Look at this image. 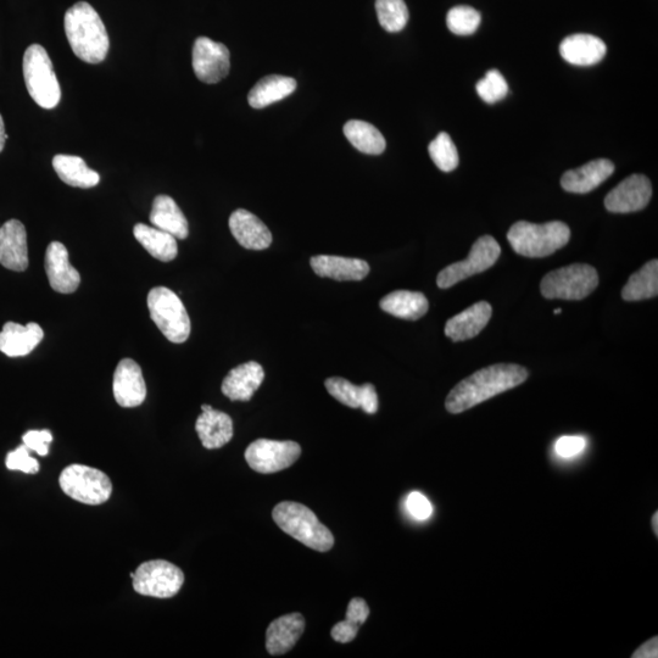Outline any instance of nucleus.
I'll return each mask as SVG.
<instances>
[{
	"instance_id": "27",
	"label": "nucleus",
	"mask_w": 658,
	"mask_h": 658,
	"mask_svg": "<svg viewBox=\"0 0 658 658\" xmlns=\"http://www.w3.org/2000/svg\"><path fill=\"white\" fill-rule=\"evenodd\" d=\"M150 222L161 231L172 234L176 239H186L189 226L186 216L169 195H158L154 199Z\"/></svg>"
},
{
	"instance_id": "36",
	"label": "nucleus",
	"mask_w": 658,
	"mask_h": 658,
	"mask_svg": "<svg viewBox=\"0 0 658 658\" xmlns=\"http://www.w3.org/2000/svg\"><path fill=\"white\" fill-rule=\"evenodd\" d=\"M481 20V14L476 9L459 5L449 11L446 25L454 35L470 36L478 30Z\"/></svg>"
},
{
	"instance_id": "6",
	"label": "nucleus",
	"mask_w": 658,
	"mask_h": 658,
	"mask_svg": "<svg viewBox=\"0 0 658 658\" xmlns=\"http://www.w3.org/2000/svg\"><path fill=\"white\" fill-rule=\"evenodd\" d=\"M148 308L155 325L170 342H186L191 334V319L175 292L165 287L153 288L148 294Z\"/></svg>"
},
{
	"instance_id": "37",
	"label": "nucleus",
	"mask_w": 658,
	"mask_h": 658,
	"mask_svg": "<svg viewBox=\"0 0 658 658\" xmlns=\"http://www.w3.org/2000/svg\"><path fill=\"white\" fill-rule=\"evenodd\" d=\"M477 93L485 103L495 104L503 100L509 92L505 77L498 70H490L483 80L477 83Z\"/></svg>"
},
{
	"instance_id": "23",
	"label": "nucleus",
	"mask_w": 658,
	"mask_h": 658,
	"mask_svg": "<svg viewBox=\"0 0 658 658\" xmlns=\"http://www.w3.org/2000/svg\"><path fill=\"white\" fill-rule=\"evenodd\" d=\"M615 172L611 160L590 161L579 169L567 171L561 178V186L566 192L585 194L594 191Z\"/></svg>"
},
{
	"instance_id": "3",
	"label": "nucleus",
	"mask_w": 658,
	"mask_h": 658,
	"mask_svg": "<svg viewBox=\"0 0 658 658\" xmlns=\"http://www.w3.org/2000/svg\"><path fill=\"white\" fill-rule=\"evenodd\" d=\"M570 227L561 221H551L543 225L518 221L507 233L515 253L526 258H545L570 242Z\"/></svg>"
},
{
	"instance_id": "45",
	"label": "nucleus",
	"mask_w": 658,
	"mask_h": 658,
	"mask_svg": "<svg viewBox=\"0 0 658 658\" xmlns=\"http://www.w3.org/2000/svg\"><path fill=\"white\" fill-rule=\"evenodd\" d=\"M8 135L5 133V125L2 115H0V153L3 152L5 147V141H7Z\"/></svg>"
},
{
	"instance_id": "43",
	"label": "nucleus",
	"mask_w": 658,
	"mask_h": 658,
	"mask_svg": "<svg viewBox=\"0 0 658 658\" xmlns=\"http://www.w3.org/2000/svg\"><path fill=\"white\" fill-rule=\"evenodd\" d=\"M360 627L351 624L347 620L339 622L331 630L333 640L340 644H348L356 638Z\"/></svg>"
},
{
	"instance_id": "29",
	"label": "nucleus",
	"mask_w": 658,
	"mask_h": 658,
	"mask_svg": "<svg viewBox=\"0 0 658 658\" xmlns=\"http://www.w3.org/2000/svg\"><path fill=\"white\" fill-rule=\"evenodd\" d=\"M381 309L398 319L416 321L425 316L429 303L425 294L410 291H395L379 303Z\"/></svg>"
},
{
	"instance_id": "39",
	"label": "nucleus",
	"mask_w": 658,
	"mask_h": 658,
	"mask_svg": "<svg viewBox=\"0 0 658 658\" xmlns=\"http://www.w3.org/2000/svg\"><path fill=\"white\" fill-rule=\"evenodd\" d=\"M22 440L31 451H35L39 456H47L49 454V444L53 442V434L48 429L29 431L22 437Z\"/></svg>"
},
{
	"instance_id": "16",
	"label": "nucleus",
	"mask_w": 658,
	"mask_h": 658,
	"mask_svg": "<svg viewBox=\"0 0 658 658\" xmlns=\"http://www.w3.org/2000/svg\"><path fill=\"white\" fill-rule=\"evenodd\" d=\"M46 271L50 287L61 294H71L77 291L81 283L80 273L71 266L68 249L60 242L49 244L46 252Z\"/></svg>"
},
{
	"instance_id": "10",
	"label": "nucleus",
	"mask_w": 658,
	"mask_h": 658,
	"mask_svg": "<svg viewBox=\"0 0 658 658\" xmlns=\"http://www.w3.org/2000/svg\"><path fill=\"white\" fill-rule=\"evenodd\" d=\"M501 254L498 242L492 236H483L472 245L468 258L455 262L439 272L437 284L440 289H448L468 277L478 275L496 264Z\"/></svg>"
},
{
	"instance_id": "15",
	"label": "nucleus",
	"mask_w": 658,
	"mask_h": 658,
	"mask_svg": "<svg viewBox=\"0 0 658 658\" xmlns=\"http://www.w3.org/2000/svg\"><path fill=\"white\" fill-rule=\"evenodd\" d=\"M0 264L16 272L29 267L26 228L19 220H9L0 227Z\"/></svg>"
},
{
	"instance_id": "34",
	"label": "nucleus",
	"mask_w": 658,
	"mask_h": 658,
	"mask_svg": "<svg viewBox=\"0 0 658 658\" xmlns=\"http://www.w3.org/2000/svg\"><path fill=\"white\" fill-rule=\"evenodd\" d=\"M379 24L390 33L403 31L409 22V9L404 0H376Z\"/></svg>"
},
{
	"instance_id": "13",
	"label": "nucleus",
	"mask_w": 658,
	"mask_h": 658,
	"mask_svg": "<svg viewBox=\"0 0 658 658\" xmlns=\"http://www.w3.org/2000/svg\"><path fill=\"white\" fill-rule=\"evenodd\" d=\"M651 195L652 186L649 178L644 175H632L607 194L605 206L610 213H637L648 206Z\"/></svg>"
},
{
	"instance_id": "38",
	"label": "nucleus",
	"mask_w": 658,
	"mask_h": 658,
	"mask_svg": "<svg viewBox=\"0 0 658 658\" xmlns=\"http://www.w3.org/2000/svg\"><path fill=\"white\" fill-rule=\"evenodd\" d=\"M30 449L21 445L18 449L11 451L7 456V467L10 471H21L27 475H36L39 471V462L30 455Z\"/></svg>"
},
{
	"instance_id": "42",
	"label": "nucleus",
	"mask_w": 658,
	"mask_h": 658,
	"mask_svg": "<svg viewBox=\"0 0 658 658\" xmlns=\"http://www.w3.org/2000/svg\"><path fill=\"white\" fill-rule=\"evenodd\" d=\"M370 616V607L361 598H354L349 602L347 610V621L355 626L361 627Z\"/></svg>"
},
{
	"instance_id": "7",
	"label": "nucleus",
	"mask_w": 658,
	"mask_h": 658,
	"mask_svg": "<svg viewBox=\"0 0 658 658\" xmlns=\"http://www.w3.org/2000/svg\"><path fill=\"white\" fill-rule=\"evenodd\" d=\"M599 286L598 271L593 266L573 264L551 271L540 283L546 299L582 300Z\"/></svg>"
},
{
	"instance_id": "32",
	"label": "nucleus",
	"mask_w": 658,
	"mask_h": 658,
	"mask_svg": "<svg viewBox=\"0 0 658 658\" xmlns=\"http://www.w3.org/2000/svg\"><path fill=\"white\" fill-rule=\"evenodd\" d=\"M344 135L359 152L379 155L386 150L387 143L381 132L368 122L350 120L344 126Z\"/></svg>"
},
{
	"instance_id": "11",
	"label": "nucleus",
	"mask_w": 658,
	"mask_h": 658,
	"mask_svg": "<svg viewBox=\"0 0 658 658\" xmlns=\"http://www.w3.org/2000/svg\"><path fill=\"white\" fill-rule=\"evenodd\" d=\"M301 446L298 443L278 442V440L258 439L245 450V460L255 472L261 475L287 470L299 460Z\"/></svg>"
},
{
	"instance_id": "25",
	"label": "nucleus",
	"mask_w": 658,
	"mask_h": 658,
	"mask_svg": "<svg viewBox=\"0 0 658 658\" xmlns=\"http://www.w3.org/2000/svg\"><path fill=\"white\" fill-rule=\"evenodd\" d=\"M310 264L317 276L336 281H362L370 273V265L365 260L343 258V256H314Z\"/></svg>"
},
{
	"instance_id": "24",
	"label": "nucleus",
	"mask_w": 658,
	"mask_h": 658,
	"mask_svg": "<svg viewBox=\"0 0 658 658\" xmlns=\"http://www.w3.org/2000/svg\"><path fill=\"white\" fill-rule=\"evenodd\" d=\"M43 337V329L35 322L27 326L8 322L0 332V351L9 358H20L32 353Z\"/></svg>"
},
{
	"instance_id": "18",
	"label": "nucleus",
	"mask_w": 658,
	"mask_h": 658,
	"mask_svg": "<svg viewBox=\"0 0 658 658\" xmlns=\"http://www.w3.org/2000/svg\"><path fill=\"white\" fill-rule=\"evenodd\" d=\"M264 379V368L258 362H245L228 373L223 379L221 390L232 401H249Z\"/></svg>"
},
{
	"instance_id": "26",
	"label": "nucleus",
	"mask_w": 658,
	"mask_h": 658,
	"mask_svg": "<svg viewBox=\"0 0 658 658\" xmlns=\"http://www.w3.org/2000/svg\"><path fill=\"white\" fill-rule=\"evenodd\" d=\"M607 47L604 41L593 35L577 33L563 39L560 54L563 59L576 66H593L605 58Z\"/></svg>"
},
{
	"instance_id": "33",
	"label": "nucleus",
	"mask_w": 658,
	"mask_h": 658,
	"mask_svg": "<svg viewBox=\"0 0 658 658\" xmlns=\"http://www.w3.org/2000/svg\"><path fill=\"white\" fill-rule=\"evenodd\" d=\"M658 261L651 260L630 276L622 289V298L626 301H640L657 297Z\"/></svg>"
},
{
	"instance_id": "14",
	"label": "nucleus",
	"mask_w": 658,
	"mask_h": 658,
	"mask_svg": "<svg viewBox=\"0 0 658 658\" xmlns=\"http://www.w3.org/2000/svg\"><path fill=\"white\" fill-rule=\"evenodd\" d=\"M114 397L122 407H137L147 398V386L142 368L132 359H124L117 365L114 375Z\"/></svg>"
},
{
	"instance_id": "4",
	"label": "nucleus",
	"mask_w": 658,
	"mask_h": 658,
	"mask_svg": "<svg viewBox=\"0 0 658 658\" xmlns=\"http://www.w3.org/2000/svg\"><path fill=\"white\" fill-rule=\"evenodd\" d=\"M273 521L284 533L312 550L327 552L333 548L331 531L320 522L309 507L293 501H284L272 511Z\"/></svg>"
},
{
	"instance_id": "21",
	"label": "nucleus",
	"mask_w": 658,
	"mask_h": 658,
	"mask_svg": "<svg viewBox=\"0 0 658 658\" xmlns=\"http://www.w3.org/2000/svg\"><path fill=\"white\" fill-rule=\"evenodd\" d=\"M203 414L195 423L200 442L205 449H220L233 438V421L225 412L214 410L210 405L202 406Z\"/></svg>"
},
{
	"instance_id": "28",
	"label": "nucleus",
	"mask_w": 658,
	"mask_h": 658,
	"mask_svg": "<svg viewBox=\"0 0 658 658\" xmlns=\"http://www.w3.org/2000/svg\"><path fill=\"white\" fill-rule=\"evenodd\" d=\"M298 83L292 77L271 75L262 78L249 92L248 102L254 109H264L291 96Z\"/></svg>"
},
{
	"instance_id": "44",
	"label": "nucleus",
	"mask_w": 658,
	"mask_h": 658,
	"mask_svg": "<svg viewBox=\"0 0 658 658\" xmlns=\"http://www.w3.org/2000/svg\"><path fill=\"white\" fill-rule=\"evenodd\" d=\"M658 657V638H652L641 645L637 651H634L632 658H657Z\"/></svg>"
},
{
	"instance_id": "1",
	"label": "nucleus",
	"mask_w": 658,
	"mask_h": 658,
	"mask_svg": "<svg viewBox=\"0 0 658 658\" xmlns=\"http://www.w3.org/2000/svg\"><path fill=\"white\" fill-rule=\"evenodd\" d=\"M528 371L515 364H498L482 368L461 381L445 400L450 414H461L501 393L526 382Z\"/></svg>"
},
{
	"instance_id": "41",
	"label": "nucleus",
	"mask_w": 658,
	"mask_h": 658,
	"mask_svg": "<svg viewBox=\"0 0 658 658\" xmlns=\"http://www.w3.org/2000/svg\"><path fill=\"white\" fill-rule=\"evenodd\" d=\"M587 446V440L578 436L561 437L555 444L556 454L563 457V459H570V457L581 454Z\"/></svg>"
},
{
	"instance_id": "47",
	"label": "nucleus",
	"mask_w": 658,
	"mask_h": 658,
	"mask_svg": "<svg viewBox=\"0 0 658 658\" xmlns=\"http://www.w3.org/2000/svg\"><path fill=\"white\" fill-rule=\"evenodd\" d=\"M561 312H562V310H561V309H556V310L554 311V314H555V315H560V314H561Z\"/></svg>"
},
{
	"instance_id": "8",
	"label": "nucleus",
	"mask_w": 658,
	"mask_h": 658,
	"mask_svg": "<svg viewBox=\"0 0 658 658\" xmlns=\"http://www.w3.org/2000/svg\"><path fill=\"white\" fill-rule=\"evenodd\" d=\"M59 484L71 499L86 505L107 503L113 494V483L104 472L83 465L66 467L61 472Z\"/></svg>"
},
{
	"instance_id": "20",
	"label": "nucleus",
	"mask_w": 658,
	"mask_h": 658,
	"mask_svg": "<svg viewBox=\"0 0 658 658\" xmlns=\"http://www.w3.org/2000/svg\"><path fill=\"white\" fill-rule=\"evenodd\" d=\"M230 230L243 248L265 250L272 244V234L258 216L238 209L230 217Z\"/></svg>"
},
{
	"instance_id": "5",
	"label": "nucleus",
	"mask_w": 658,
	"mask_h": 658,
	"mask_svg": "<svg viewBox=\"0 0 658 658\" xmlns=\"http://www.w3.org/2000/svg\"><path fill=\"white\" fill-rule=\"evenodd\" d=\"M24 78L27 91L39 107L54 109L61 99V89L47 50L32 44L24 55Z\"/></svg>"
},
{
	"instance_id": "9",
	"label": "nucleus",
	"mask_w": 658,
	"mask_h": 658,
	"mask_svg": "<svg viewBox=\"0 0 658 658\" xmlns=\"http://www.w3.org/2000/svg\"><path fill=\"white\" fill-rule=\"evenodd\" d=\"M133 589L138 594L156 599H170L180 593L184 583L181 568L164 560L142 563L135 573H131Z\"/></svg>"
},
{
	"instance_id": "31",
	"label": "nucleus",
	"mask_w": 658,
	"mask_h": 658,
	"mask_svg": "<svg viewBox=\"0 0 658 658\" xmlns=\"http://www.w3.org/2000/svg\"><path fill=\"white\" fill-rule=\"evenodd\" d=\"M133 234L139 244L142 245L147 252L163 262H169L176 259L178 254V247L176 238L172 234L159 230L156 227L138 223L133 228Z\"/></svg>"
},
{
	"instance_id": "2",
	"label": "nucleus",
	"mask_w": 658,
	"mask_h": 658,
	"mask_svg": "<svg viewBox=\"0 0 658 658\" xmlns=\"http://www.w3.org/2000/svg\"><path fill=\"white\" fill-rule=\"evenodd\" d=\"M65 32L77 58L99 64L107 58L110 41L104 22L87 2H78L66 11Z\"/></svg>"
},
{
	"instance_id": "12",
	"label": "nucleus",
	"mask_w": 658,
	"mask_h": 658,
	"mask_svg": "<svg viewBox=\"0 0 658 658\" xmlns=\"http://www.w3.org/2000/svg\"><path fill=\"white\" fill-rule=\"evenodd\" d=\"M230 69V50L225 44L208 37L197 38L193 47V70L200 81L215 85L228 75Z\"/></svg>"
},
{
	"instance_id": "17",
	"label": "nucleus",
	"mask_w": 658,
	"mask_h": 658,
	"mask_svg": "<svg viewBox=\"0 0 658 658\" xmlns=\"http://www.w3.org/2000/svg\"><path fill=\"white\" fill-rule=\"evenodd\" d=\"M325 386L334 399L351 409H362L368 415H375L378 411V395L371 383L355 386L342 377H332L327 379Z\"/></svg>"
},
{
	"instance_id": "35",
	"label": "nucleus",
	"mask_w": 658,
	"mask_h": 658,
	"mask_svg": "<svg viewBox=\"0 0 658 658\" xmlns=\"http://www.w3.org/2000/svg\"><path fill=\"white\" fill-rule=\"evenodd\" d=\"M429 156L439 170L451 172L459 166V153L453 139L446 132L439 133L436 139L429 144Z\"/></svg>"
},
{
	"instance_id": "40",
	"label": "nucleus",
	"mask_w": 658,
	"mask_h": 658,
	"mask_svg": "<svg viewBox=\"0 0 658 658\" xmlns=\"http://www.w3.org/2000/svg\"><path fill=\"white\" fill-rule=\"evenodd\" d=\"M406 507L407 511H409L411 516L415 517L416 520L423 521L432 516V504L429 503L426 496L421 493H411L409 498H407Z\"/></svg>"
},
{
	"instance_id": "30",
	"label": "nucleus",
	"mask_w": 658,
	"mask_h": 658,
	"mask_svg": "<svg viewBox=\"0 0 658 658\" xmlns=\"http://www.w3.org/2000/svg\"><path fill=\"white\" fill-rule=\"evenodd\" d=\"M53 167L61 181L76 188H93L98 186L100 176L89 169L86 161L75 155L59 154L54 156Z\"/></svg>"
},
{
	"instance_id": "19",
	"label": "nucleus",
	"mask_w": 658,
	"mask_h": 658,
	"mask_svg": "<svg viewBox=\"0 0 658 658\" xmlns=\"http://www.w3.org/2000/svg\"><path fill=\"white\" fill-rule=\"evenodd\" d=\"M492 315V305L487 301H479L446 322L445 336L453 342L475 338L488 325Z\"/></svg>"
},
{
	"instance_id": "22",
	"label": "nucleus",
	"mask_w": 658,
	"mask_h": 658,
	"mask_svg": "<svg viewBox=\"0 0 658 658\" xmlns=\"http://www.w3.org/2000/svg\"><path fill=\"white\" fill-rule=\"evenodd\" d=\"M305 630V618L300 613H289L273 621L266 632V649L272 656L291 651Z\"/></svg>"
},
{
	"instance_id": "46",
	"label": "nucleus",
	"mask_w": 658,
	"mask_h": 658,
	"mask_svg": "<svg viewBox=\"0 0 658 658\" xmlns=\"http://www.w3.org/2000/svg\"><path fill=\"white\" fill-rule=\"evenodd\" d=\"M652 531H654L656 537L658 535V512H655V515L652 516Z\"/></svg>"
}]
</instances>
